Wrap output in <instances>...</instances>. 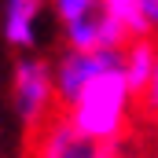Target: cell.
Wrapping results in <instances>:
<instances>
[{
  "label": "cell",
  "mask_w": 158,
  "mask_h": 158,
  "mask_svg": "<svg viewBox=\"0 0 158 158\" xmlns=\"http://www.w3.org/2000/svg\"><path fill=\"white\" fill-rule=\"evenodd\" d=\"M132 107H136V92H132V85H129V77H125V70L118 63V66L96 74L74 96V103L63 107V114L81 132L121 147V136H125L129 118H132Z\"/></svg>",
  "instance_id": "obj_1"
},
{
  "label": "cell",
  "mask_w": 158,
  "mask_h": 158,
  "mask_svg": "<svg viewBox=\"0 0 158 158\" xmlns=\"http://www.w3.org/2000/svg\"><path fill=\"white\" fill-rule=\"evenodd\" d=\"M59 92H55V66L40 55H22L11 70V110L30 132L55 118Z\"/></svg>",
  "instance_id": "obj_2"
},
{
  "label": "cell",
  "mask_w": 158,
  "mask_h": 158,
  "mask_svg": "<svg viewBox=\"0 0 158 158\" xmlns=\"http://www.w3.org/2000/svg\"><path fill=\"white\" fill-rule=\"evenodd\" d=\"M30 158H121L118 143H103L81 132L63 110L30 132Z\"/></svg>",
  "instance_id": "obj_3"
},
{
  "label": "cell",
  "mask_w": 158,
  "mask_h": 158,
  "mask_svg": "<svg viewBox=\"0 0 158 158\" xmlns=\"http://www.w3.org/2000/svg\"><path fill=\"white\" fill-rule=\"evenodd\" d=\"M118 63H121V52H70V48H66V52L59 55V63H52V66H55L59 107L74 103V96H77L96 74H103V70H110V66H118Z\"/></svg>",
  "instance_id": "obj_4"
},
{
  "label": "cell",
  "mask_w": 158,
  "mask_h": 158,
  "mask_svg": "<svg viewBox=\"0 0 158 158\" xmlns=\"http://www.w3.org/2000/svg\"><path fill=\"white\" fill-rule=\"evenodd\" d=\"M48 7H52L48 0H4V7H0V37H4V44L30 55V48L40 37V19H44Z\"/></svg>",
  "instance_id": "obj_5"
},
{
  "label": "cell",
  "mask_w": 158,
  "mask_h": 158,
  "mask_svg": "<svg viewBox=\"0 0 158 158\" xmlns=\"http://www.w3.org/2000/svg\"><path fill=\"white\" fill-rule=\"evenodd\" d=\"M63 37H66L70 52H121L125 48V37L99 11L81 19V22H74V26H63Z\"/></svg>",
  "instance_id": "obj_6"
},
{
  "label": "cell",
  "mask_w": 158,
  "mask_h": 158,
  "mask_svg": "<svg viewBox=\"0 0 158 158\" xmlns=\"http://www.w3.org/2000/svg\"><path fill=\"white\" fill-rule=\"evenodd\" d=\"M99 15L125 37V44L147 40L155 33V30H151V19H147V11H143V0H99Z\"/></svg>",
  "instance_id": "obj_7"
},
{
  "label": "cell",
  "mask_w": 158,
  "mask_h": 158,
  "mask_svg": "<svg viewBox=\"0 0 158 158\" xmlns=\"http://www.w3.org/2000/svg\"><path fill=\"white\" fill-rule=\"evenodd\" d=\"M121 70H125L129 85H132L136 99H140V96L147 92L151 77H155V70H158V44H155L151 37L125 44V48H121Z\"/></svg>",
  "instance_id": "obj_8"
},
{
  "label": "cell",
  "mask_w": 158,
  "mask_h": 158,
  "mask_svg": "<svg viewBox=\"0 0 158 158\" xmlns=\"http://www.w3.org/2000/svg\"><path fill=\"white\" fill-rule=\"evenodd\" d=\"M48 4L55 7V19L63 26H74V22H81V19L99 11V0H48Z\"/></svg>",
  "instance_id": "obj_9"
},
{
  "label": "cell",
  "mask_w": 158,
  "mask_h": 158,
  "mask_svg": "<svg viewBox=\"0 0 158 158\" xmlns=\"http://www.w3.org/2000/svg\"><path fill=\"white\" fill-rule=\"evenodd\" d=\"M143 11H147V19H151V30L158 33V0H143Z\"/></svg>",
  "instance_id": "obj_10"
},
{
  "label": "cell",
  "mask_w": 158,
  "mask_h": 158,
  "mask_svg": "<svg viewBox=\"0 0 158 158\" xmlns=\"http://www.w3.org/2000/svg\"><path fill=\"white\" fill-rule=\"evenodd\" d=\"M121 158H132V155H121Z\"/></svg>",
  "instance_id": "obj_11"
}]
</instances>
